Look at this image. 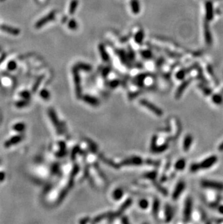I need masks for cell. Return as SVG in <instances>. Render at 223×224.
Masks as SVG:
<instances>
[{"instance_id":"1","label":"cell","mask_w":223,"mask_h":224,"mask_svg":"<svg viewBox=\"0 0 223 224\" xmlns=\"http://www.w3.org/2000/svg\"><path fill=\"white\" fill-rule=\"evenodd\" d=\"M204 188L212 189L215 190H223V183L220 181H212V180H203L201 183Z\"/></svg>"},{"instance_id":"2","label":"cell","mask_w":223,"mask_h":224,"mask_svg":"<svg viewBox=\"0 0 223 224\" xmlns=\"http://www.w3.org/2000/svg\"><path fill=\"white\" fill-rule=\"evenodd\" d=\"M56 13H57V11H52L49 13L48 15H46V16H44V17L41 18L37 23L35 24V28L37 29L41 28H42V26H44V25H46V23H49L52 20H55L56 17Z\"/></svg>"},{"instance_id":"3","label":"cell","mask_w":223,"mask_h":224,"mask_svg":"<svg viewBox=\"0 0 223 224\" xmlns=\"http://www.w3.org/2000/svg\"><path fill=\"white\" fill-rule=\"evenodd\" d=\"M217 162V157L215 155H212L199 163V168L200 169H208L212 167V165H215Z\"/></svg>"},{"instance_id":"4","label":"cell","mask_w":223,"mask_h":224,"mask_svg":"<svg viewBox=\"0 0 223 224\" xmlns=\"http://www.w3.org/2000/svg\"><path fill=\"white\" fill-rule=\"evenodd\" d=\"M23 139V134H18V135H15L14 137H12L11 138L9 139L8 140L4 142V146L5 148H9V147H12L17 144L20 143L22 140Z\"/></svg>"},{"instance_id":"5","label":"cell","mask_w":223,"mask_h":224,"mask_svg":"<svg viewBox=\"0 0 223 224\" xmlns=\"http://www.w3.org/2000/svg\"><path fill=\"white\" fill-rule=\"evenodd\" d=\"M0 29L1 31H3L5 33H9V34L13 35V36H17V35L20 34V31L18 28H16L12 27V26H7V25H1L0 26Z\"/></svg>"},{"instance_id":"6","label":"cell","mask_w":223,"mask_h":224,"mask_svg":"<svg viewBox=\"0 0 223 224\" xmlns=\"http://www.w3.org/2000/svg\"><path fill=\"white\" fill-rule=\"evenodd\" d=\"M192 210V201L190 198H188L186 202V205H185L184 210V216L186 220H188L190 218V214H191Z\"/></svg>"},{"instance_id":"7","label":"cell","mask_w":223,"mask_h":224,"mask_svg":"<svg viewBox=\"0 0 223 224\" xmlns=\"http://www.w3.org/2000/svg\"><path fill=\"white\" fill-rule=\"evenodd\" d=\"M130 8L134 14H139L141 11V5L139 0H130Z\"/></svg>"},{"instance_id":"8","label":"cell","mask_w":223,"mask_h":224,"mask_svg":"<svg viewBox=\"0 0 223 224\" xmlns=\"http://www.w3.org/2000/svg\"><path fill=\"white\" fill-rule=\"evenodd\" d=\"M141 104L143 105H144L145 107H147L148 109H149L150 110L153 111L154 112L156 115H162V111L158 109L157 107H156L155 106H154L153 105H152V104L149 103V102H147V101H141Z\"/></svg>"},{"instance_id":"9","label":"cell","mask_w":223,"mask_h":224,"mask_svg":"<svg viewBox=\"0 0 223 224\" xmlns=\"http://www.w3.org/2000/svg\"><path fill=\"white\" fill-rule=\"evenodd\" d=\"M184 188H185V183L183 182V181L179 182L178 184L177 185V187H176L174 193H173V198L177 199V197L180 196V194L183 192Z\"/></svg>"},{"instance_id":"10","label":"cell","mask_w":223,"mask_h":224,"mask_svg":"<svg viewBox=\"0 0 223 224\" xmlns=\"http://www.w3.org/2000/svg\"><path fill=\"white\" fill-rule=\"evenodd\" d=\"M206 19L208 20H211L213 17V7H212V2L207 1L206 3Z\"/></svg>"},{"instance_id":"11","label":"cell","mask_w":223,"mask_h":224,"mask_svg":"<svg viewBox=\"0 0 223 224\" xmlns=\"http://www.w3.org/2000/svg\"><path fill=\"white\" fill-rule=\"evenodd\" d=\"M99 51L100 53L101 57H102V60L104 61H108L109 60V55H108L105 46L103 44H100L99 45Z\"/></svg>"},{"instance_id":"12","label":"cell","mask_w":223,"mask_h":224,"mask_svg":"<svg viewBox=\"0 0 223 224\" xmlns=\"http://www.w3.org/2000/svg\"><path fill=\"white\" fill-rule=\"evenodd\" d=\"M144 39V31L142 29L139 30L134 36V41L138 44H141Z\"/></svg>"},{"instance_id":"13","label":"cell","mask_w":223,"mask_h":224,"mask_svg":"<svg viewBox=\"0 0 223 224\" xmlns=\"http://www.w3.org/2000/svg\"><path fill=\"white\" fill-rule=\"evenodd\" d=\"M26 124L23 122H18L16 123L15 124H14L12 126V129L18 133H22L26 130Z\"/></svg>"},{"instance_id":"14","label":"cell","mask_w":223,"mask_h":224,"mask_svg":"<svg viewBox=\"0 0 223 224\" xmlns=\"http://www.w3.org/2000/svg\"><path fill=\"white\" fill-rule=\"evenodd\" d=\"M78 6V0H72L69 6V14H74L77 10Z\"/></svg>"},{"instance_id":"15","label":"cell","mask_w":223,"mask_h":224,"mask_svg":"<svg viewBox=\"0 0 223 224\" xmlns=\"http://www.w3.org/2000/svg\"><path fill=\"white\" fill-rule=\"evenodd\" d=\"M192 141H193V137L190 135H187L184 139V144H183V148L185 151H188L190 148V145L192 144Z\"/></svg>"},{"instance_id":"16","label":"cell","mask_w":223,"mask_h":224,"mask_svg":"<svg viewBox=\"0 0 223 224\" xmlns=\"http://www.w3.org/2000/svg\"><path fill=\"white\" fill-rule=\"evenodd\" d=\"M67 26H68V28L70 29V30L75 31L77 30L78 28V24L77 21H76L75 19L72 18L68 21Z\"/></svg>"},{"instance_id":"17","label":"cell","mask_w":223,"mask_h":224,"mask_svg":"<svg viewBox=\"0 0 223 224\" xmlns=\"http://www.w3.org/2000/svg\"><path fill=\"white\" fill-rule=\"evenodd\" d=\"M204 34H205V38H206V42L208 44H211L212 43V35H211L210 31H209V28L208 26H206L205 28V31H204Z\"/></svg>"},{"instance_id":"18","label":"cell","mask_w":223,"mask_h":224,"mask_svg":"<svg viewBox=\"0 0 223 224\" xmlns=\"http://www.w3.org/2000/svg\"><path fill=\"white\" fill-rule=\"evenodd\" d=\"M28 105V99H23L22 100L17 101L15 103V106L17 107V108H23L24 107L27 106Z\"/></svg>"},{"instance_id":"19","label":"cell","mask_w":223,"mask_h":224,"mask_svg":"<svg viewBox=\"0 0 223 224\" xmlns=\"http://www.w3.org/2000/svg\"><path fill=\"white\" fill-rule=\"evenodd\" d=\"M186 166V161L184 159H180L176 162L175 168L177 170H183Z\"/></svg>"},{"instance_id":"20","label":"cell","mask_w":223,"mask_h":224,"mask_svg":"<svg viewBox=\"0 0 223 224\" xmlns=\"http://www.w3.org/2000/svg\"><path fill=\"white\" fill-rule=\"evenodd\" d=\"M212 101L216 105H220L222 103V97L219 94H214L212 96Z\"/></svg>"},{"instance_id":"21","label":"cell","mask_w":223,"mask_h":224,"mask_svg":"<svg viewBox=\"0 0 223 224\" xmlns=\"http://www.w3.org/2000/svg\"><path fill=\"white\" fill-rule=\"evenodd\" d=\"M17 68V63L15 61H10L7 64V69L10 71H13Z\"/></svg>"},{"instance_id":"22","label":"cell","mask_w":223,"mask_h":224,"mask_svg":"<svg viewBox=\"0 0 223 224\" xmlns=\"http://www.w3.org/2000/svg\"><path fill=\"white\" fill-rule=\"evenodd\" d=\"M19 95L20 96V97H22L24 99H29L30 97V92H28V91H23V92H21L19 94Z\"/></svg>"},{"instance_id":"23","label":"cell","mask_w":223,"mask_h":224,"mask_svg":"<svg viewBox=\"0 0 223 224\" xmlns=\"http://www.w3.org/2000/svg\"><path fill=\"white\" fill-rule=\"evenodd\" d=\"M141 55L144 58H146V59H149V58H152V52L149 50H143L141 52Z\"/></svg>"},{"instance_id":"24","label":"cell","mask_w":223,"mask_h":224,"mask_svg":"<svg viewBox=\"0 0 223 224\" xmlns=\"http://www.w3.org/2000/svg\"><path fill=\"white\" fill-rule=\"evenodd\" d=\"M77 68H80V69H83L86 70V71H90L91 70V66L89 65H86V64L84 63H79L77 65Z\"/></svg>"},{"instance_id":"25","label":"cell","mask_w":223,"mask_h":224,"mask_svg":"<svg viewBox=\"0 0 223 224\" xmlns=\"http://www.w3.org/2000/svg\"><path fill=\"white\" fill-rule=\"evenodd\" d=\"M199 170H200L199 163L192 164L191 166H190V171H193V172H196V171H199Z\"/></svg>"},{"instance_id":"26","label":"cell","mask_w":223,"mask_h":224,"mask_svg":"<svg viewBox=\"0 0 223 224\" xmlns=\"http://www.w3.org/2000/svg\"><path fill=\"white\" fill-rule=\"evenodd\" d=\"M41 96H42V97L44 98V99H47L49 98V94L46 90H42V92H41Z\"/></svg>"},{"instance_id":"27","label":"cell","mask_w":223,"mask_h":224,"mask_svg":"<svg viewBox=\"0 0 223 224\" xmlns=\"http://www.w3.org/2000/svg\"><path fill=\"white\" fill-rule=\"evenodd\" d=\"M188 83H189V81H187V80H186V81H185L184 83H183V84H182L181 86H180V87L179 88L178 92H177V93L180 94V93H181V92H183V90L185 89V88L186 87V86H188Z\"/></svg>"},{"instance_id":"28","label":"cell","mask_w":223,"mask_h":224,"mask_svg":"<svg viewBox=\"0 0 223 224\" xmlns=\"http://www.w3.org/2000/svg\"><path fill=\"white\" fill-rule=\"evenodd\" d=\"M6 175L3 171H0V182H2L5 179Z\"/></svg>"},{"instance_id":"29","label":"cell","mask_w":223,"mask_h":224,"mask_svg":"<svg viewBox=\"0 0 223 224\" xmlns=\"http://www.w3.org/2000/svg\"><path fill=\"white\" fill-rule=\"evenodd\" d=\"M140 205H141L142 207H147V202L146 200H143Z\"/></svg>"},{"instance_id":"30","label":"cell","mask_w":223,"mask_h":224,"mask_svg":"<svg viewBox=\"0 0 223 224\" xmlns=\"http://www.w3.org/2000/svg\"><path fill=\"white\" fill-rule=\"evenodd\" d=\"M218 211L220 212V213L223 214V205H220L218 207Z\"/></svg>"},{"instance_id":"31","label":"cell","mask_w":223,"mask_h":224,"mask_svg":"<svg viewBox=\"0 0 223 224\" xmlns=\"http://www.w3.org/2000/svg\"><path fill=\"white\" fill-rule=\"evenodd\" d=\"M218 149H219L220 152H223V141L220 144V146L218 147Z\"/></svg>"},{"instance_id":"32","label":"cell","mask_w":223,"mask_h":224,"mask_svg":"<svg viewBox=\"0 0 223 224\" xmlns=\"http://www.w3.org/2000/svg\"><path fill=\"white\" fill-rule=\"evenodd\" d=\"M67 16H64V17H62V22L63 23H66V22H67Z\"/></svg>"},{"instance_id":"33","label":"cell","mask_w":223,"mask_h":224,"mask_svg":"<svg viewBox=\"0 0 223 224\" xmlns=\"http://www.w3.org/2000/svg\"><path fill=\"white\" fill-rule=\"evenodd\" d=\"M5 58H6L5 54H4V55H3L2 56H1V58H0V63H1V62H3V60H4L5 59Z\"/></svg>"}]
</instances>
